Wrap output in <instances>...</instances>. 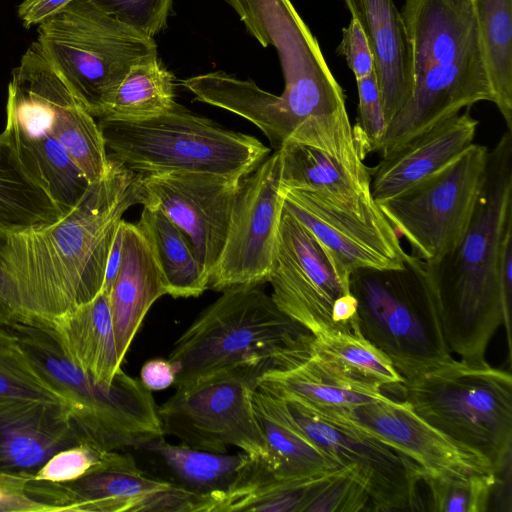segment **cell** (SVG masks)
<instances>
[{
    "label": "cell",
    "mask_w": 512,
    "mask_h": 512,
    "mask_svg": "<svg viewBox=\"0 0 512 512\" xmlns=\"http://www.w3.org/2000/svg\"><path fill=\"white\" fill-rule=\"evenodd\" d=\"M109 160L107 174L59 220L0 234V270L18 322H51L102 291L122 216L144 202L141 175Z\"/></svg>",
    "instance_id": "obj_1"
},
{
    "label": "cell",
    "mask_w": 512,
    "mask_h": 512,
    "mask_svg": "<svg viewBox=\"0 0 512 512\" xmlns=\"http://www.w3.org/2000/svg\"><path fill=\"white\" fill-rule=\"evenodd\" d=\"M512 241V132L488 154L486 177L470 225L460 244L428 264L447 345L460 359L484 363L501 325L510 351L511 303L504 296L501 262Z\"/></svg>",
    "instance_id": "obj_2"
},
{
    "label": "cell",
    "mask_w": 512,
    "mask_h": 512,
    "mask_svg": "<svg viewBox=\"0 0 512 512\" xmlns=\"http://www.w3.org/2000/svg\"><path fill=\"white\" fill-rule=\"evenodd\" d=\"M413 92L387 125L381 157L481 101H493L473 0H404Z\"/></svg>",
    "instance_id": "obj_3"
},
{
    "label": "cell",
    "mask_w": 512,
    "mask_h": 512,
    "mask_svg": "<svg viewBox=\"0 0 512 512\" xmlns=\"http://www.w3.org/2000/svg\"><path fill=\"white\" fill-rule=\"evenodd\" d=\"M264 47H275L283 76L280 95L266 92L261 111L279 143L327 147L350 128L346 96L319 43L290 0H223Z\"/></svg>",
    "instance_id": "obj_4"
},
{
    "label": "cell",
    "mask_w": 512,
    "mask_h": 512,
    "mask_svg": "<svg viewBox=\"0 0 512 512\" xmlns=\"http://www.w3.org/2000/svg\"><path fill=\"white\" fill-rule=\"evenodd\" d=\"M260 286L223 290L177 339L168 358L176 388L242 363L266 362L284 369L311 356L314 336Z\"/></svg>",
    "instance_id": "obj_5"
},
{
    "label": "cell",
    "mask_w": 512,
    "mask_h": 512,
    "mask_svg": "<svg viewBox=\"0 0 512 512\" xmlns=\"http://www.w3.org/2000/svg\"><path fill=\"white\" fill-rule=\"evenodd\" d=\"M11 328L32 364L66 399L82 443L124 451L164 437L158 406L139 380L120 369L110 384L96 381L69 359L47 322H17Z\"/></svg>",
    "instance_id": "obj_6"
},
{
    "label": "cell",
    "mask_w": 512,
    "mask_h": 512,
    "mask_svg": "<svg viewBox=\"0 0 512 512\" xmlns=\"http://www.w3.org/2000/svg\"><path fill=\"white\" fill-rule=\"evenodd\" d=\"M356 332L413 379L453 359L431 286L427 263L408 254L397 269L359 268L349 279Z\"/></svg>",
    "instance_id": "obj_7"
},
{
    "label": "cell",
    "mask_w": 512,
    "mask_h": 512,
    "mask_svg": "<svg viewBox=\"0 0 512 512\" xmlns=\"http://www.w3.org/2000/svg\"><path fill=\"white\" fill-rule=\"evenodd\" d=\"M97 120L108 157L141 176L204 172L242 180L270 155L257 138L225 129L178 103L144 120Z\"/></svg>",
    "instance_id": "obj_8"
},
{
    "label": "cell",
    "mask_w": 512,
    "mask_h": 512,
    "mask_svg": "<svg viewBox=\"0 0 512 512\" xmlns=\"http://www.w3.org/2000/svg\"><path fill=\"white\" fill-rule=\"evenodd\" d=\"M425 422L487 461L497 473L511 462L512 376L488 362L454 358L401 385Z\"/></svg>",
    "instance_id": "obj_9"
},
{
    "label": "cell",
    "mask_w": 512,
    "mask_h": 512,
    "mask_svg": "<svg viewBox=\"0 0 512 512\" xmlns=\"http://www.w3.org/2000/svg\"><path fill=\"white\" fill-rule=\"evenodd\" d=\"M36 41L96 119L129 69L157 55L154 38L119 21L92 0H72L45 19Z\"/></svg>",
    "instance_id": "obj_10"
},
{
    "label": "cell",
    "mask_w": 512,
    "mask_h": 512,
    "mask_svg": "<svg viewBox=\"0 0 512 512\" xmlns=\"http://www.w3.org/2000/svg\"><path fill=\"white\" fill-rule=\"evenodd\" d=\"M270 369L266 362L242 363L176 388L158 406L164 435L200 450L227 453L233 446L251 457L266 459L253 392L261 375Z\"/></svg>",
    "instance_id": "obj_11"
},
{
    "label": "cell",
    "mask_w": 512,
    "mask_h": 512,
    "mask_svg": "<svg viewBox=\"0 0 512 512\" xmlns=\"http://www.w3.org/2000/svg\"><path fill=\"white\" fill-rule=\"evenodd\" d=\"M488 154L487 147L473 143L442 171L377 203L411 254L436 264L460 244L484 186Z\"/></svg>",
    "instance_id": "obj_12"
},
{
    "label": "cell",
    "mask_w": 512,
    "mask_h": 512,
    "mask_svg": "<svg viewBox=\"0 0 512 512\" xmlns=\"http://www.w3.org/2000/svg\"><path fill=\"white\" fill-rule=\"evenodd\" d=\"M277 395L283 399L298 428L340 466L357 475L369 494L372 510L421 509L418 494L421 471L410 458L342 418L330 407L311 406Z\"/></svg>",
    "instance_id": "obj_13"
},
{
    "label": "cell",
    "mask_w": 512,
    "mask_h": 512,
    "mask_svg": "<svg viewBox=\"0 0 512 512\" xmlns=\"http://www.w3.org/2000/svg\"><path fill=\"white\" fill-rule=\"evenodd\" d=\"M349 279L315 236L283 207L268 277L276 306L314 337L337 333L333 311L351 295Z\"/></svg>",
    "instance_id": "obj_14"
},
{
    "label": "cell",
    "mask_w": 512,
    "mask_h": 512,
    "mask_svg": "<svg viewBox=\"0 0 512 512\" xmlns=\"http://www.w3.org/2000/svg\"><path fill=\"white\" fill-rule=\"evenodd\" d=\"M282 211L281 154L274 151L240 181L225 245L208 288L223 291L268 282Z\"/></svg>",
    "instance_id": "obj_15"
},
{
    "label": "cell",
    "mask_w": 512,
    "mask_h": 512,
    "mask_svg": "<svg viewBox=\"0 0 512 512\" xmlns=\"http://www.w3.org/2000/svg\"><path fill=\"white\" fill-rule=\"evenodd\" d=\"M52 511L207 512L203 497L143 471L123 451H108L101 462L67 483L41 482Z\"/></svg>",
    "instance_id": "obj_16"
},
{
    "label": "cell",
    "mask_w": 512,
    "mask_h": 512,
    "mask_svg": "<svg viewBox=\"0 0 512 512\" xmlns=\"http://www.w3.org/2000/svg\"><path fill=\"white\" fill-rule=\"evenodd\" d=\"M8 91L17 95L61 144L89 184L110 168L105 141L91 115L66 80L33 42L13 69Z\"/></svg>",
    "instance_id": "obj_17"
},
{
    "label": "cell",
    "mask_w": 512,
    "mask_h": 512,
    "mask_svg": "<svg viewBox=\"0 0 512 512\" xmlns=\"http://www.w3.org/2000/svg\"><path fill=\"white\" fill-rule=\"evenodd\" d=\"M283 207L307 228L347 274L402 268L407 253L378 204L356 208L303 189H281Z\"/></svg>",
    "instance_id": "obj_18"
},
{
    "label": "cell",
    "mask_w": 512,
    "mask_h": 512,
    "mask_svg": "<svg viewBox=\"0 0 512 512\" xmlns=\"http://www.w3.org/2000/svg\"><path fill=\"white\" fill-rule=\"evenodd\" d=\"M240 181L204 172L141 176L143 206L159 208L184 233L209 280L225 245Z\"/></svg>",
    "instance_id": "obj_19"
},
{
    "label": "cell",
    "mask_w": 512,
    "mask_h": 512,
    "mask_svg": "<svg viewBox=\"0 0 512 512\" xmlns=\"http://www.w3.org/2000/svg\"><path fill=\"white\" fill-rule=\"evenodd\" d=\"M342 418L410 458L421 474L465 477L495 473L490 464L387 396L354 407L328 406Z\"/></svg>",
    "instance_id": "obj_20"
},
{
    "label": "cell",
    "mask_w": 512,
    "mask_h": 512,
    "mask_svg": "<svg viewBox=\"0 0 512 512\" xmlns=\"http://www.w3.org/2000/svg\"><path fill=\"white\" fill-rule=\"evenodd\" d=\"M477 127L466 108L383 156L370 168L375 202L398 196L452 164L473 144Z\"/></svg>",
    "instance_id": "obj_21"
},
{
    "label": "cell",
    "mask_w": 512,
    "mask_h": 512,
    "mask_svg": "<svg viewBox=\"0 0 512 512\" xmlns=\"http://www.w3.org/2000/svg\"><path fill=\"white\" fill-rule=\"evenodd\" d=\"M79 443L66 406L0 401V478L35 474L53 454Z\"/></svg>",
    "instance_id": "obj_22"
},
{
    "label": "cell",
    "mask_w": 512,
    "mask_h": 512,
    "mask_svg": "<svg viewBox=\"0 0 512 512\" xmlns=\"http://www.w3.org/2000/svg\"><path fill=\"white\" fill-rule=\"evenodd\" d=\"M356 19L373 57L387 125L413 92L412 53L394 0H341Z\"/></svg>",
    "instance_id": "obj_23"
},
{
    "label": "cell",
    "mask_w": 512,
    "mask_h": 512,
    "mask_svg": "<svg viewBox=\"0 0 512 512\" xmlns=\"http://www.w3.org/2000/svg\"><path fill=\"white\" fill-rule=\"evenodd\" d=\"M2 132L62 214L75 206L89 183L32 110L10 91L7 92L6 121Z\"/></svg>",
    "instance_id": "obj_24"
},
{
    "label": "cell",
    "mask_w": 512,
    "mask_h": 512,
    "mask_svg": "<svg viewBox=\"0 0 512 512\" xmlns=\"http://www.w3.org/2000/svg\"><path fill=\"white\" fill-rule=\"evenodd\" d=\"M166 288L152 250L136 224L123 221V251L109 294L116 348L122 363L153 303Z\"/></svg>",
    "instance_id": "obj_25"
},
{
    "label": "cell",
    "mask_w": 512,
    "mask_h": 512,
    "mask_svg": "<svg viewBox=\"0 0 512 512\" xmlns=\"http://www.w3.org/2000/svg\"><path fill=\"white\" fill-rule=\"evenodd\" d=\"M253 404L268 451L263 461L275 477L304 479L342 467L298 428L280 396L257 385Z\"/></svg>",
    "instance_id": "obj_26"
},
{
    "label": "cell",
    "mask_w": 512,
    "mask_h": 512,
    "mask_svg": "<svg viewBox=\"0 0 512 512\" xmlns=\"http://www.w3.org/2000/svg\"><path fill=\"white\" fill-rule=\"evenodd\" d=\"M279 151L281 189L312 191L356 208L375 203L371 195V170L363 161H341L297 143L286 144Z\"/></svg>",
    "instance_id": "obj_27"
},
{
    "label": "cell",
    "mask_w": 512,
    "mask_h": 512,
    "mask_svg": "<svg viewBox=\"0 0 512 512\" xmlns=\"http://www.w3.org/2000/svg\"><path fill=\"white\" fill-rule=\"evenodd\" d=\"M47 323L71 361L100 383L113 381L122 363L108 293L101 291L91 301Z\"/></svg>",
    "instance_id": "obj_28"
},
{
    "label": "cell",
    "mask_w": 512,
    "mask_h": 512,
    "mask_svg": "<svg viewBox=\"0 0 512 512\" xmlns=\"http://www.w3.org/2000/svg\"><path fill=\"white\" fill-rule=\"evenodd\" d=\"M139 449L157 459L169 475V481L206 499L207 512H217L251 459L243 451L236 454L216 453L182 443L171 444L163 437L150 440Z\"/></svg>",
    "instance_id": "obj_29"
},
{
    "label": "cell",
    "mask_w": 512,
    "mask_h": 512,
    "mask_svg": "<svg viewBox=\"0 0 512 512\" xmlns=\"http://www.w3.org/2000/svg\"><path fill=\"white\" fill-rule=\"evenodd\" d=\"M136 225L152 250L167 295L198 297L208 289L209 276L189 240L159 208L144 205Z\"/></svg>",
    "instance_id": "obj_30"
},
{
    "label": "cell",
    "mask_w": 512,
    "mask_h": 512,
    "mask_svg": "<svg viewBox=\"0 0 512 512\" xmlns=\"http://www.w3.org/2000/svg\"><path fill=\"white\" fill-rule=\"evenodd\" d=\"M258 386L311 406L354 407L386 396L347 380L312 354L298 365L265 371Z\"/></svg>",
    "instance_id": "obj_31"
},
{
    "label": "cell",
    "mask_w": 512,
    "mask_h": 512,
    "mask_svg": "<svg viewBox=\"0 0 512 512\" xmlns=\"http://www.w3.org/2000/svg\"><path fill=\"white\" fill-rule=\"evenodd\" d=\"M62 212L32 176L13 144L0 134V234L50 224Z\"/></svg>",
    "instance_id": "obj_32"
},
{
    "label": "cell",
    "mask_w": 512,
    "mask_h": 512,
    "mask_svg": "<svg viewBox=\"0 0 512 512\" xmlns=\"http://www.w3.org/2000/svg\"><path fill=\"white\" fill-rule=\"evenodd\" d=\"M493 103L512 132V0H473Z\"/></svg>",
    "instance_id": "obj_33"
},
{
    "label": "cell",
    "mask_w": 512,
    "mask_h": 512,
    "mask_svg": "<svg viewBox=\"0 0 512 512\" xmlns=\"http://www.w3.org/2000/svg\"><path fill=\"white\" fill-rule=\"evenodd\" d=\"M312 355L347 380L382 391L399 386L404 379L388 358L359 333L337 332L314 337Z\"/></svg>",
    "instance_id": "obj_34"
},
{
    "label": "cell",
    "mask_w": 512,
    "mask_h": 512,
    "mask_svg": "<svg viewBox=\"0 0 512 512\" xmlns=\"http://www.w3.org/2000/svg\"><path fill=\"white\" fill-rule=\"evenodd\" d=\"M176 104L174 76L158 55L134 64L97 119L136 121L166 113Z\"/></svg>",
    "instance_id": "obj_35"
},
{
    "label": "cell",
    "mask_w": 512,
    "mask_h": 512,
    "mask_svg": "<svg viewBox=\"0 0 512 512\" xmlns=\"http://www.w3.org/2000/svg\"><path fill=\"white\" fill-rule=\"evenodd\" d=\"M0 401H36L61 404L66 399L46 380L16 340L0 345Z\"/></svg>",
    "instance_id": "obj_36"
},
{
    "label": "cell",
    "mask_w": 512,
    "mask_h": 512,
    "mask_svg": "<svg viewBox=\"0 0 512 512\" xmlns=\"http://www.w3.org/2000/svg\"><path fill=\"white\" fill-rule=\"evenodd\" d=\"M496 473L447 477L421 474L430 492V510L436 512H484L496 483Z\"/></svg>",
    "instance_id": "obj_37"
},
{
    "label": "cell",
    "mask_w": 512,
    "mask_h": 512,
    "mask_svg": "<svg viewBox=\"0 0 512 512\" xmlns=\"http://www.w3.org/2000/svg\"><path fill=\"white\" fill-rule=\"evenodd\" d=\"M372 510L368 492L349 468L326 474L315 486L304 512H359Z\"/></svg>",
    "instance_id": "obj_38"
},
{
    "label": "cell",
    "mask_w": 512,
    "mask_h": 512,
    "mask_svg": "<svg viewBox=\"0 0 512 512\" xmlns=\"http://www.w3.org/2000/svg\"><path fill=\"white\" fill-rule=\"evenodd\" d=\"M356 82L359 99L358 122L353 127V134L356 146L364 158L367 153L377 151L387 122L374 72Z\"/></svg>",
    "instance_id": "obj_39"
},
{
    "label": "cell",
    "mask_w": 512,
    "mask_h": 512,
    "mask_svg": "<svg viewBox=\"0 0 512 512\" xmlns=\"http://www.w3.org/2000/svg\"><path fill=\"white\" fill-rule=\"evenodd\" d=\"M136 31L154 38L167 25L173 0H92Z\"/></svg>",
    "instance_id": "obj_40"
},
{
    "label": "cell",
    "mask_w": 512,
    "mask_h": 512,
    "mask_svg": "<svg viewBox=\"0 0 512 512\" xmlns=\"http://www.w3.org/2000/svg\"><path fill=\"white\" fill-rule=\"evenodd\" d=\"M107 452L87 443L70 446L53 454L33 478L52 483L75 481L98 465Z\"/></svg>",
    "instance_id": "obj_41"
},
{
    "label": "cell",
    "mask_w": 512,
    "mask_h": 512,
    "mask_svg": "<svg viewBox=\"0 0 512 512\" xmlns=\"http://www.w3.org/2000/svg\"><path fill=\"white\" fill-rule=\"evenodd\" d=\"M336 54L346 59L356 81L374 72L373 57L368 42L358 21L352 17L349 25L342 29V39L336 47Z\"/></svg>",
    "instance_id": "obj_42"
},
{
    "label": "cell",
    "mask_w": 512,
    "mask_h": 512,
    "mask_svg": "<svg viewBox=\"0 0 512 512\" xmlns=\"http://www.w3.org/2000/svg\"><path fill=\"white\" fill-rule=\"evenodd\" d=\"M175 380V368L169 359L148 360L140 370V382L150 391L164 390L175 384Z\"/></svg>",
    "instance_id": "obj_43"
},
{
    "label": "cell",
    "mask_w": 512,
    "mask_h": 512,
    "mask_svg": "<svg viewBox=\"0 0 512 512\" xmlns=\"http://www.w3.org/2000/svg\"><path fill=\"white\" fill-rule=\"evenodd\" d=\"M17 322L18 319L8 296L0 270V345L13 343L15 341L11 327Z\"/></svg>",
    "instance_id": "obj_44"
},
{
    "label": "cell",
    "mask_w": 512,
    "mask_h": 512,
    "mask_svg": "<svg viewBox=\"0 0 512 512\" xmlns=\"http://www.w3.org/2000/svg\"><path fill=\"white\" fill-rule=\"evenodd\" d=\"M123 221H121L108 257L102 291L110 294L118 275L123 251Z\"/></svg>",
    "instance_id": "obj_45"
},
{
    "label": "cell",
    "mask_w": 512,
    "mask_h": 512,
    "mask_svg": "<svg viewBox=\"0 0 512 512\" xmlns=\"http://www.w3.org/2000/svg\"><path fill=\"white\" fill-rule=\"evenodd\" d=\"M2 494H3V490H2V488L0 486V497L2 496Z\"/></svg>",
    "instance_id": "obj_46"
},
{
    "label": "cell",
    "mask_w": 512,
    "mask_h": 512,
    "mask_svg": "<svg viewBox=\"0 0 512 512\" xmlns=\"http://www.w3.org/2000/svg\"><path fill=\"white\" fill-rule=\"evenodd\" d=\"M31 1H34V0H23V2H31Z\"/></svg>",
    "instance_id": "obj_47"
}]
</instances>
